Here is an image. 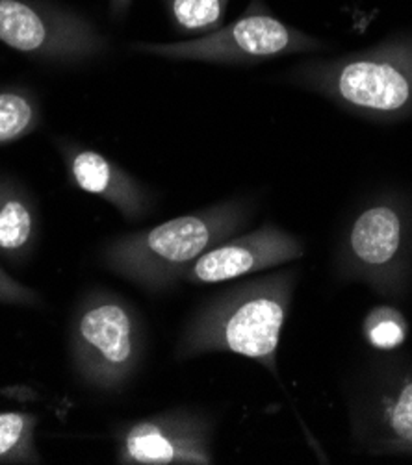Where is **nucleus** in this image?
<instances>
[{"label":"nucleus","instance_id":"f257e3e1","mask_svg":"<svg viewBox=\"0 0 412 465\" xmlns=\"http://www.w3.org/2000/svg\"><path fill=\"white\" fill-rule=\"evenodd\" d=\"M296 272L273 274L231 288L203 304L176 345V358L233 352L277 373V349L292 304Z\"/></svg>","mask_w":412,"mask_h":465},{"label":"nucleus","instance_id":"f03ea898","mask_svg":"<svg viewBox=\"0 0 412 465\" xmlns=\"http://www.w3.org/2000/svg\"><path fill=\"white\" fill-rule=\"evenodd\" d=\"M253 217L249 199H228L108 242L101 263L147 292L176 282L197 258L233 238Z\"/></svg>","mask_w":412,"mask_h":465},{"label":"nucleus","instance_id":"7ed1b4c3","mask_svg":"<svg viewBox=\"0 0 412 465\" xmlns=\"http://www.w3.org/2000/svg\"><path fill=\"white\" fill-rule=\"evenodd\" d=\"M286 80L364 119L397 121L412 110V35L335 60L303 62Z\"/></svg>","mask_w":412,"mask_h":465},{"label":"nucleus","instance_id":"20e7f679","mask_svg":"<svg viewBox=\"0 0 412 465\" xmlns=\"http://www.w3.org/2000/svg\"><path fill=\"white\" fill-rule=\"evenodd\" d=\"M67 347L71 367L85 388L121 393L144 361V321L119 293L94 288L73 308Z\"/></svg>","mask_w":412,"mask_h":465},{"label":"nucleus","instance_id":"39448f33","mask_svg":"<svg viewBox=\"0 0 412 465\" xmlns=\"http://www.w3.org/2000/svg\"><path fill=\"white\" fill-rule=\"evenodd\" d=\"M329 46L275 15L264 0H251L244 14L214 34L176 43H132L130 51L171 62L256 65L292 54L322 53Z\"/></svg>","mask_w":412,"mask_h":465},{"label":"nucleus","instance_id":"423d86ee","mask_svg":"<svg viewBox=\"0 0 412 465\" xmlns=\"http://www.w3.org/2000/svg\"><path fill=\"white\" fill-rule=\"evenodd\" d=\"M0 43L45 65L80 67L110 53L87 15L55 0H0Z\"/></svg>","mask_w":412,"mask_h":465},{"label":"nucleus","instance_id":"0eeeda50","mask_svg":"<svg viewBox=\"0 0 412 465\" xmlns=\"http://www.w3.org/2000/svg\"><path fill=\"white\" fill-rule=\"evenodd\" d=\"M116 460L123 465L214 463L212 425L190 410H169L126 421L114 432Z\"/></svg>","mask_w":412,"mask_h":465},{"label":"nucleus","instance_id":"6e6552de","mask_svg":"<svg viewBox=\"0 0 412 465\" xmlns=\"http://www.w3.org/2000/svg\"><path fill=\"white\" fill-rule=\"evenodd\" d=\"M303 254L305 245L299 238L267 223L247 234L228 238L205 252L182 272L180 282L194 286L221 284L249 272L281 267L299 260Z\"/></svg>","mask_w":412,"mask_h":465},{"label":"nucleus","instance_id":"1a4fd4ad","mask_svg":"<svg viewBox=\"0 0 412 465\" xmlns=\"http://www.w3.org/2000/svg\"><path fill=\"white\" fill-rule=\"evenodd\" d=\"M55 145L73 188L106 201L126 221H140L151 213L155 193L117 162L69 137H58Z\"/></svg>","mask_w":412,"mask_h":465},{"label":"nucleus","instance_id":"9d476101","mask_svg":"<svg viewBox=\"0 0 412 465\" xmlns=\"http://www.w3.org/2000/svg\"><path fill=\"white\" fill-rule=\"evenodd\" d=\"M403 243V219L392 203L377 199L366 204L351 221L346 238L347 269L370 282L399 256Z\"/></svg>","mask_w":412,"mask_h":465},{"label":"nucleus","instance_id":"9b49d317","mask_svg":"<svg viewBox=\"0 0 412 465\" xmlns=\"http://www.w3.org/2000/svg\"><path fill=\"white\" fill-rule=\"evenodd\" d=\"M41 215L34 193L15 176L0 174V258L25 265L35 252Z\"/></svg>","mask_w":412,"mask_h":465},{"label":"nucleus","instance_id":"f8f14e48","mask_svg":"<svg viewBox=\"0 0 412 465\" xmlns=\"http://www.w3.org/2000/svg\"><path fill=\"white\" fill-rule=\"evenodd\" d=\"M43 124V104L37 91L21 85H0V147L21 142Z\"/></svg>","mask_w":412,"mask_h":465},{"label":"nucleus","instance_id":"ddd939ff","mask_svg":"<svg viewBox=\"0 0 412 465\" xmlns=\"http://www.w3.org/2000/svg\"><path fill=\"white\" fill-rule=\"evenodd\" d=\"M231 0H162L171 28L182 37H203L219 30Z\"/></svg>","mask_w":412,"mask_h":465},{"label":"nucleus","instance_id":"4468645a","mask_svg":"<svg viewBox=\"0 0 412 465\" xmlns=\"http://www.w3.org/2000/svg\"><path fill=\"white\" fill-rule=\"evenodd\" d=\"M39 417L28 411H0V463H41L35 447Z\"/></svg>","mask_w":412,"mask_h":465},{"label":"nucleus","instance_id":"2eb2a0df","mask_svg":"<svg viewBox=\"0 0 412 465\" xmlns=\"http://www.w3.org/2000/svg\"><path fill=\"white\" fill-rule=\"evenodd\" d=\"M405 321L399 312L392 308H377L374 310L364 322L366 340L372 347L381 351L396 349L405 340Z\"/></svg>","mask_w":412,"mask_h":465},{"label":"nucleus","instance_id":"dca6fc26","mask_svg":"<svg viewBox=\"0 0 412 465\" xmlns=\"http://www.w3.org/2000/svg\"><path fill=\"white\" fill-rule=\"evenodd\" d=\"M383 420L390 443L412 447V382L401 386L399 393L387 406Z\"/></svg>","mask_w":412,"mask_h":465},{"label":"nucleus","instance_id":"f3484780","mask_svg":"<svg viewBox=\"0 0 412 465\" xmlns=\"http://www.w3.org/2000/svg\"><path fill=\"white\" fill-rule=\"evenodd\" d=\"M0 304L41 308L43 297L35 290L15 281L12 274H8L3 267H0Z\"/></svg>","mask_w":412,"mask_h":465},{"label":"nucleus","instance_id":"a211bd4d","mask_svg":"<svg viewBox=\"0 0 412 465\" xmlns=\"http://www.w3.org/2000/svg\"><path fill=\"white\" fill-rule=\"evenodd\" d=\"M134 0H108V12L114 21H123Z\"/></svg>","mask_w":412,"mask_h":465}]
</instances>
